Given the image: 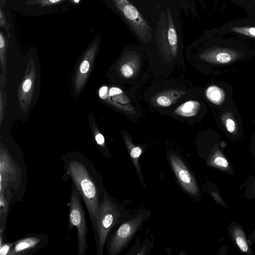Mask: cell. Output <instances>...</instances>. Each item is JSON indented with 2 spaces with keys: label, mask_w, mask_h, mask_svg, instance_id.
I'll use <instances>...</instances> for the list:
<instances>
[{
  "label": "cell",
  "mask_w": 255,
  "mask_h": 255,
  "mask_svg": "<svg viewBox=\"0 0 255 255\" xmlns=\"http://www.w3.org/2000/svg\"><path fill=\"white\" fill-rule=\"evenodd\" d=\"M62 160L65 172L84 202L94 232L99 209L106 191L103 176L93 161L84 156L68 155L64 157Z\"/></svg>",
  "instance_id": "6da1fadb"
},
{
  "label": "cell",
  "mask_w": 255,
  "mask_h": 255,
  "mask_svg": "<svg viewBox=\"0 0 255 255\" xmlns=\"http://www.w3.org/2000/svg\"><path fill=\"white\" fill-rule=\"evenodd\" d=\"M143 46L153 45L154 20L150 0H101Z\"/></svg>",
  "instance_id": "7a4b0ae2"
},
{
  "label": "cell",
  "mask_w": 255,
  "mask_h": 255,
  "mask_svg": "<svg viewBox=\"0 0 255 255\" xmlns=\"http://www.w3.org/2000/svg\"><path fill=\"white\" fill-rule=\"evenodd\" d=\"M122 208L106 190L99 209L94 234L97 255H103L109 233L122 217Z\"/></svg>",
  "instance_id": "3957f363"
},
{
  "label": "cell",
  "mask_w": 255,
  "mask_h": 255,
  "mask_svg": "<svg viewBox=\"0 0 255 255\" xmlns=\"http://www.w3.org/2000/svg\"><path fill=\"white\" fill-rule=\"evenodd\" d=\"M82 197L73 184H72L70 199L69 203L68 228L70 231L73 227L77 230L78 252L84 255L88 249L87 242L88 228L85 213L82 204Z\"/></svg>",
  "instance_id": "277c9868"
},
{
  "label": "cell",
  "mask_w": 255,
  "mask_h": 255,
  "mask_svg": "<svg viewBox=\"0 0 255 255\" xmlns=\"http://www.w3.org/2000/svg\"><path fill=\"white\" fill-rule=\"evenodd\" d=\"M74 6L69 0H14L10 8L29 16L63 12Z\"/></svg>",
  "instance_id": "5b68a950"
},
{
  "label": "cell",
  "mask_w": 255,
  "mask_h": 255,
  "mask_svg": "<svg viewBox=\"0 0 255 255\" xmlns=\"http://www.w3.org/2000/svg\"><path fill=\"white\" fill-rule=\"evenodd\" d=\"M146 214L138 213L122 224L107 242L109 255H117L122 251L146 218Z\"/></svg>",
  "instance_id": "8992f818"
},
{
  "label": "cell",
  "mask_w": 255,
  "mask_h": 255,
  "mask_svg": "<svg viewBox=\"0 0 255 255\" xmlns=\"http://www.w3.org/2000/svg\"><path fill=\"white\" fill-rule=\"evenodd\" d=\"M169 160L174 172L184 190L193 196H199L200 190L197 182L181 158L176 155L170 154Z\"/></svg>",
  "instance_id": "52a82bcc"
},
{
  "label": "cell",
  "mask_w": 255,
  "mask_h": 255,
  "mask_svg": "<svg viewBox=\"0 0 255 255\" xmlns=\"http://www.w3.org/2000/svg\"><path fill=\"white\" fill-rule=\"evenodd\" d=\"M48 241L47 236L40 233L28 236L14 242L9 255L32 254L46 247Z\"/></svg>",
  "instance_id": "ba28073f"
},
{
  "label": "cell",
  "mask_w": 255,
  "mask_h": 255,
  "mask_svg": "<svg viewBox=\"0 0 255 255\" xmlns=\"http://www.w3.org/2000/svg\"><path fill=\"white\" fill-rule=\"evenodd\" d=\"M242 55V53L235 49L214 46L203 49L199 57L209 63L225 64L234 62Z\"/></svg>",
  "instance_id": "9c48e42d"
},
{
  "label": "cell",
  "mask_w": 255,
  "mask_h": 255,
  "mask_svg": "<svg viewBox=\"0 0 255 255\" xmlns=\"http://www.w3.org/2000/svg\"><path fill=\"white\" fill-rule=\"evenodd\" d=\"M206 163L209 167L224 174L234 175L235 173L232 162L218 145L215 144L211 149L207 157Z\"/></svg>",
  "instance_id": "30bf717a"
},
{
  "label": "cell",
  "mask_w": 255,
  "mask_h": 255,
  "mask_svg": "<svg viewBox=\"0 0 255 255\" xmlns=\"http://www.w3.org/2000/svg\"><path fill=\"white\" fill-rule=\"evenodd\" d=\"M227 234L235 247L244 255H255L244 227L238 222H232L227 227Z\"/></svg>",
  "instance_id": "8fae6325"
},
{
  "label": "cell",
  "mask_w": 255,
  "mask_h": 255,
  "mask_svg": "<svg viewBox=\"0 0 255 255\" xmlns=\"http://www.w3.org/2000/svg\"><path fill=\"white\" fill-rule=\"evenodd\" d=\"M185 94V92L178 89H170L158 93L154 97V102L160 107L170 106Z\"/></svg>",
  "instance_id": "7c38bea8"
},
{
  "label": "cell",
  "mask_w": 255,
  "mask_h": 255,
  "mask_svg": "<svg viewBox=\"0 0 255 255\" xmlns=\"http://www.w3.org/2000/svg\"><path fill=\"white\" fill-rule=\"evenodd\" d=\"M247 23L242 24H227L225 26V29L227 32L238 34L242 36L251 37L255 39V24L251 20Z\"/></svg>",
  "instance_id": "4fadbf2b"
},
{
  "label": "cell",
  "mask_w": 255,
  "mask_h": 255,
  "mask_svg": "<svg viewBox=\"0 0 255 255\" xmlns=\"http://www.w3.org/2000/svg\"><path fill=\"white\" fill-rule=\"evenodd\" d=\"M125 140L130 156L136 170L137 175H138L143 186L145 188V186L144 185L140 167L138 162L139 157L142 152V148L139 146H136L133 144L127 136H125Z\"/></svg>",
  "instance_id": "5bb4252c"
},
{
  "label": "cell",
  "mask_w": 255,
  "mask_h": 255,
  "mask_svg": "<svg viewBox=\"0 0 255 255\" xmlns=\"http://www.w3.org/2000/svg\"><path fill=\"white\" fill-rule=\"evenodd\" d=\"M200 103L195 100H189L180 105L174 113L180 116L192 117L196 116L200 110Z\"/></svg>",
  "instance_id": "9a60e30c"
},
{
  "label": "cell",
  "mask_w": 255,
  "mask_h": 255,
  "mask_svg": "<svg viewBox=\"0 0 255 255\" xmlns=\"http://www.w3.org/2000/svg\"><path fill=\"white\" fill-rule=\"evenodd\" d=\"M207 99L216 105H221L225 99V93L223 89L216 85H211L205 90Z\"/></svg>",
  "instance_id": "2e32d148"
},
{
  "label": "cell",
  "mask_w": 255,
  "mask_h": 255,
  "mask_svg": "<svg viewBox=\"0 0 255 255\" xmlns=\"http://www.w3.org/2000/svg\"><path fill=\"white\" fill-rule=\"evenodd\" d=\"M207 191L215 202L221 206L229 209V207L222 197L218 186L213 183L207 182Z\"/></svg>",
  "instance_id": "e0dca14e"
},
{
  "label": "cell",
  "mask_w": 255,
  "mask_h": 255,
  "mask_svg": "<svg viewBox=\"0 0 255 255\" xmlns=\"http://www.w3.org/2000/svg\"><path fill=\"white\" fill-rule=\"evenodd\" d=\"M243 197L248 200L255 199V175H250L243 185Z\"/></svg>",
  "instance_id": "ac0fdd59"
},
{
  "label": "cell",
  "mask_w": 255,
  "mask_h": 255,
  "mask_svg": "<svg viewBox=\"0 0 255 255\" xmlns=\"http://www.w3.org/2000/svg\"><path fill=\"white\" fill-rule=\"evenodd\" d=\"M221 121L227 131L232 134H236L238 130L237 123L232 113L228 112L222 115Z\"/></svg>",
  "instance_id": "d6986e66"
},
{
  "label": "cell",
  "mask_w": 255,
  "mask_h": 255,
  "mask_svg": "<svg viewBox=\"0 0 255 255\" xmlns=\"http://www.w3.org/2000/svg\"><path fill=\"white\" fill-rule=\"evenodd\" d=\"M109 96L111 97L115 96L117 98V101L120 103L122 104L124 106L127 104H129L130 100L123 92L122 89L117 87H112L109 93Z\"/></svg>",
  "instance_id": "ffe728a7"
},
{
  "label": "cell",
  "mask_w": 255,
  "mask_h": 255,
  "mask_svg": "<svg viewBox=\"0 0 255 255\" xmlns=\"http://www.w3.org/2000/svg\"><path fill=\"white\" fill-rule=\"evenodd\" d=\"M11 26V25L9 24L4 10L3 8H0V28L5 32L7 35V37L10 34Z\"/></svg>",
  "instance_id": "44dd1931"
},
{
  "label": "cell",
  "mask_w": 255,
  "mask_h": 255,
  "mask_svg": "<svg viewBox=\"0 0 255 255\" xmlns=\"http://www.w3.org/2000/svg\"><path fill=\"white\" fill-rule=\"evenodd\" d=\"M178 4L180 9L187 15H191L194 12L193 6L191 0H177Z\"/></svg>",
  "instance_id": "7402d4cb"
},
{
  "label": "cell",
  "mask_w": 255,
  "mask_h": 255,
  "mask_svg": "<svg viewBox=\"0 0 255 255\" xmlns=\"http://www.w3.org/2000/svg\"><path fill=\"white\" fill-rule=\"evenodd\" d=\"M14 244V242L8 243H0V255H9Z\"/></svg>",
  "instance_id": "603a6c76"
},
{
  "label": "cell",
  "mask_w": 255,
  "mask_h": 255,
  "mask_svg": "<svg viewBox=\"0 0 255 255\" xmlns=\"http://www.w3.org/2000/svg\"><path fill=\"white\" fill-rule=\"evenodd\" d=\"M89 63L87 61H84L80 66V71L82 73H86L89 70Z\"/></svg>",
  "instance_id": "cb8c5ba5"
},
{
  "label": "cell",
  "mask_w": 255,
  "mask_h": 255,
  "mask_svg": "<svg viewBox=\"0 0 255 255\" xmlns=\"http://www.w3.org/2000/svg\"><path fill=\"white\" fill-rule=\"evenodd\" d=\"M97 143L101 146L104 145L105 139L103 135L101 133L97 134L95 136Z\"/></svg>",
  "instance_id": "d4e9b609"
},
{
  "label": "cell",
  "mask_w": 255,
  "mask_h": 255,
  "mask_svg": "<svg viewBox=\"0 0 255 255\" xmlns=\"http://www.w3.org/2000/svg\"><path fill=\"white\" fill-rule=\"evenodd\" d=\"M31 86V81L30 79H26L24 83H23L22 85V89L23 90L27 92H28Z\"/></svg>",
  "instance_id": "484cf974"
},
{
  "label": "cell",
  "mask_w": 255,
  "mask_h": 255,
  "mask_svg": "<svg viewBox=\"0 0 255 255\" xmlns=\"http://www.w3.org/2000/svg\"><path fill=\"white\" fill-rule=\"evenodd\" d=\"M248 239L251 245L255 244V227L249 235Z\"/></svg>",
  "instance_id": "4316f807"
},
{
  "label": "cell",
  "mask_w": 255,
  "mask_h": 255,
  "mask_svg": "<svg viewBox=\"0 0 255 255\" xmlns=\"http://www.w3.org/2000/svg\"><path fill=\"white\" fill-rule=\"evenodd\" d=\"M108 87L103 86L99 90V96L102 99H105L107 97Z\"/></svg>",
  "instance_id": "83f0119b"
},
{
  "label": "cell",
  "mask_w": 255,
  "mask_h": 255,
  "mask_svg": "<svg viewBox=\"0 0 255 255\" xmlns=\"http://www.w3.org/2000/svg\"><path fill=\"white\" fill-rule=\"evenodd\" d=\"M228 250V246H227L226 245H223L221 247V249H220L219 252V253H218V254L217 255H226L227 252Z\"/></svg>",
  "instance_id": "f1b7e54d"
},
{
  "label": "cell",
  "mask_w": 255,
  "mask_h": 255,
  "mask_svg": "<svg viewBox=\"0 0 255 255\" xmlns=\"http://www.w3.org/2000/svg\"><path fill=\"white\" fill-rule=\"evenodd\" d=\"M70 2L75 6L80 4L81 0H69Z\"/></svg>",
  "instance_id": "f546056e"
},
{
  "label": "cell",
  "mask_w": 255,
  "mask_h": 255,
  "mask_svg": "<svg viewBox=\"0 0 255 255\" xmlns=\"http://www.w3.org/2000/svg\"><path fill=\"white\" fill-rule=\"evenodd\" d=\"M251 0V4H254L255 5V0Z\"/></svg>",
  "instance_id": "4dcf8cb0"
}]
</instances>
